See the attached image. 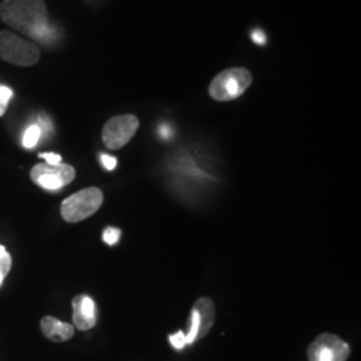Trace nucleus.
Returning a JSON list of instances; mask_svg holds the SVG:
<instances>
[{
  "label": "nucleus",
  "instance_id": "f257e3e1",
  "mask_svg": "<svg viewBox=\"0 0 361 361\" xmlns=\"http://www.w3.org/2000/svg\"><path fill=\"white\" fill-rule=\"evenodd\" d=\"M0 19L15 31L37 40H43L51 32L44 0H3Z\"/></svg>",
  "mask_w": 361,
  "mask_h": 361
},
{
  "label": "nucleus",
  "instance_id": "f03ea898",
  "mask_svg": "<svg viewBox=\"0 0 361 361\" xmlns=\"http://www.w3.org/2000/svg\"><path fill=\"white\" fill-rule=\"evenodd\" d=\"M0 59L20 67L35 66L40 59L38 46L13 31L0 30Z\"/></svg>",
  "mask_w": 361,
  "mask_h": 361
},
{
  "label": "nucleus",
  "instance_id": "7ed1b4c3",
  "mask_svg": "<svg viewBox=\"0 0 361 361\" xmlns=\"http://www.w3.org/2000/svg\"><path fill=\"white\" fill-rule=\"evenodd\" d=\"M252 74L243 67H233L219 73L209 86V94L214 101L229 102L240 98L252 85Z\"/></svg>",
  "mask_w": 361,
  "mask_h": 361
},
{
  "label": "nucleus",
  "instance_id": "20e7f679",
  "mask_svg": "<svg viewBox=\"0 0 361 361\" xmlns=\"http://www.w3.org/2000/svg\"><path fill=\"white\" fill-rule=\"evenodd\" d=\"M104 204V193L98 188H87L67 197L61 205V214L66 222L77 224L94 216Z\"/></svg>",
  "mask_w": 361,
  "mask_h": 361
},
{
  "label": "nucleus",
  "instance_id": "39448f33",
  "mask_svg": "<svg viewBox=\"0 0 361 361\" xmlns=\"http://www.w3.org/2000/svg\"><path fill=\"white\" fill-rule=\"evenodd\" d=\"M77 177V171L68 164L49 165L42 162L35 165L30 171V178L39 188L50 192H56L71 183Z\"/></svg>",
  "mask_w": 361,
  "mask_h": 361
},
{
  "label": "nucleus",
  "instance_id": "423d86ee",
  "mask_svg": "<svg viewBox=\"0 0 361 361\" xmlns=\"http://www.w3.org/2000/svg\"><path fill=\"white\" fill-rule=\"evenodd\" d=\"M140 128V121L135 116L125 114L110 118L104 123L102 130V140L104 146L110 150L122 149L131 141Z\"/></svg>",
  "mask_w": 361,
  "mask_h": 361
},
{
  "label": "nucleus",
  "instance_id": "0eeeda50",
  "mask_svg": "<svg viewBox=\"0 0 361 361\" xmlns=\"http://www.w3.org/2000/svg\"><path fill=\"white\" fill-rule=\"evenodd\" d=\"M350 355L348 343L332 334H322L308 347L310 361H347Z\"/></svg>",
  "mask_w": 361,
  "mask_h": 361
},
{
  "label": "nucleus",
  "instance_id": "6e6552de",
  "mask_svg": "<svg viewBox=\"0 0 361 361\" xmlns=\"http://www.w3.org/2000/svg\"><path fill=\"white\" fill-rule=\"evenodd\" d=\"M73 323L79 331H90L97 325V307L87 295H78L73 298Z\"/></svg>",
  "mask_w": 361,
  "mask_h": 361
},
{
  "label": "nucleus",
  "instance_id": "1a4fd4ad",
  "mask_svg": "<svg viewBox=\"0 0 361 361\" xmlns=\"http://www.w3.org/2000/svg\"><path fill=\"white\" fill-rule=\"evenodd\" d=\"M40 329L43 336L54 343H65L75 334L74 325L63 323L52 316H44L40 320Z\"/></svg>",
  "mask_w": 361,
  "mask_h": 361
},
{
  "label": "nucleus",
  "instance_id": "9d476101",
  "mask_svg": "<svg viewBox=\"0 0 361 361\" xmlns=\"http://www.w3.org/2000/svg\"><path fill=\"white\" fill-rule=\"evenodd\" d=\"M193 310L197 313L198 317V335H197V341L204 338L207 334L210 332L214 320H216V307L212 298L209 297H201L195 301Z\"/></svg>",
  "mask_w": 361,
  "mask_h": 361
},
{
  "label": "nucleus",
  "instance_id": "9b49d317",
  "mask_svg": "<svg viewBox=\"0 0 361 361\" xmlns=\"http://www.w3.org/2000/svg\"><path fill=\"white\" fill-rule=\"evenodd\" d=\"M42 137V131L38 125H31L27 128L25 134H23V140H22V145L26 147V149H32L37 146V143L39 142Z\"/></svg>",
  "mask_w": 361,
  "mask_h": 361
},
{
  "label": "nucleus",
  "instance_id": "f8f14e48",
  "mask_svg": "<svg viewBox=\"0 0 361 361\" xmlns=\"http://www.w3.org/2000/svg\"><path fill=\"white\" fill-rule=\"evenodd\" d=\"M11 268H13V257L4 246L0 245V286L3 285V281L11 271Z\"/></svg>",
  "mask_w": 361,
  "mask_h": 361
},
{
  "label": "nucleus",
  "instance_id": "ddd939ff",
  "mask_svg": "<svg viewBox=\"0 0 361 361\" xmlns=\"http://www.w3.org/2000/svg\"><path fill=\"white\" fill-rule=\"evenodd\" d=\"M122 232L118 228H113V226H107L104 231L102 238L107 245H116V243L119 241Z\"/></svg>",
  "mask_w": 361,
  "mask_h": 361
},
{
  "label": "nucleus",
  "instance_id": "4468645a",
  "mask_svg": "<svg viewBox=\"0 0 361 361\" xmlns=\"http://www.w3.org/2000/svg\"><path fill=\"white\" fill-rule=\"evenodd\" d=\"M169 340H170V344L176 349H182L186 345V336L182 331L177 332L176 335L169 336Z\"/></svg>",
  "mask_w": 361,
  "mask_h": 361
},
{
  "label": "nucleus",
  "instance_id": "2eb2a0df",
  "mask_svg": "<svg viewBox=\"0 0 361 361\" xmlns=\"http://www.w3.org/2000/svg\"><path fill=\"white\" fill-rule=\"evenodd\" d=\"M101 162H102L104 168L109 170V171L114 170L116 165H118V161H116V157H113V155L101 154Z\"/></svg>",
  "mask_w": 361,
  "mask_h": 361
},
{
  "label": "nucleus",
  "instance_id": "dca6fc26",
  "mask_svg": "<svg viewBox=\"0 0 361 361\" xmlns=\"http://www.w3.org/2000/svg\"><path fill=\"white\" fill-rule=\"evenodd\" d=\"M39 158H43L49 165H58L62 162V157L56 153H40Z\"/></svg>",
  "mask_w": 361,
  "mask_h": 361
},
{
  "label": "nucleus",
  "instance_id": "f3484780",
  "mask_svg": "<svg viewBox=\"0 0 361 361\" xmlns=\"http://www.w3.org/2000/svg\"><path fill=\"white\" fill-rule=\"evenodd\" d=\"M252 40L256 43V44H265L267 43V37H265V34H264V31H261V30H255L253 32H252Z\"/></svg>",
  "mask_w": 361,
  "mask_h": 361
},
{
  "label": "nucleus",
  "instance_id": "a211bd4d",
  "mask_svg": "<svg viewBox=\"0 0 361 361\" xmlns=\"http://www.w3.org/2000/svg\"><path fill=\"white\" fill-rule=\"evenodd\" d=\"M8 101H6L1 95H0V116H4L6 114V111H7V109H8Z\"/></svg>",
  "mask_w": 361,
  "mask_h": 361
}]
</instances>
